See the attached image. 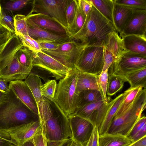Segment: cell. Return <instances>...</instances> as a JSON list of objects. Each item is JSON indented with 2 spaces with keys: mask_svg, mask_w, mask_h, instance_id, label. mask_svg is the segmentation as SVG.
<instances>
[{
  "mask_svg": "<svg viewBox=\"0 0 146 146\" xmlns=\"http://www.w3.org/2000/svg\"><path fill=\"white\" fill-rule=\"evenodd\" d=\"M41 131L48 141L72 138L68 117L55 102L44 97L37 104Z\"/></svg>",
  "mask_w": 146,
  "mask_h": 146,
  "instance_id": "obj_1",
  "label": "cell"
},
{
  "mask_svg": "<svg viewBox=\"0 0 146 146\" xmlns=\"http://www.w3.org/2000/svg\"><path fill=\"white\" fill-rule=\"evenodd\" d=\"M115 31L116 30L113 24L93 5L82 27L72 39L87 46H103L108 35Z\"/></svg>",
  "mask_w": 146,
  "mask_h": 146,
  "instance_id": "obj_2",
  "label": "cell"
},
{
  "mask_svg": "<svg viewBox=\"0 0 146 146\" xmlns=\"http://www.w3.org/2000/svg\"><path fill=\"white\" fill-rule=\"evenodd\" d=\"M38 120V115L23 103L11 89L0 103V129L7 130Z\"/></svg>",
  "mask_w": 146,
  "mask_h": 146,
  "instance_id": "obj_3",
  "label": "cell"
},
{
  "mask_svg": "<svg viewBox=\"0 0 146 146\" xmlns=\"http://www.w3.org/2000/svg\"><path fill=\"white\" fill-rule=\"evenodd\" d=\"M23 45L15 34L0 52V78L7 82L25 79L33 68L25 66L19 61L16 54Z\"/></svg>",
  "mask_w": 146,
  "mask_h": 146,
  "instance_id": "obj_4",
  "label": "cell"
},
{
  "mask_svg": "<svg viewBox=\"0 0 146 146\" xmlns=\"http://www.w3.org/2000/svg\"><path fill=\"white\" fill-rule=\"evenodd\" d=\"M146 108V89L145 88L139 93L126 110L115 115L108 133L128 137Z\"/></svg>",
  "mask_w": 146,
  "mask_h": 146,
  "instance_id": "obj_5",
  "label": "cell"
},
{
  "mask_svg": "<svg viewBox=\"0 0 146 146\" xmlns=\"http://www.w3.org/2000/svg\"><path fill=\"white\" fill-rule=\"evenodd\" d=\"M78 72L76 68L70 69L57 84L54 101L67 116L77 109L79 93L76 87Z\"/></svg>",
  "mask_w": 146,
  "mask_h": 146,
  "instance_id": "obj_6",
  "label": "cell"
},
{
  "mask_svg": "<svg viewBox=\"0 0 146 146\" xmlns=\"http://www.w3.org/2000/svg\"><path fill=\"white\" fill-rule=\"evenodd\" d=\"M146 68V57L124 50L109 68L108 75L124 78L127 74Z\"/></svg>",
  "mask_w": 146,
  "mask_h": 146,
  "instance_id": "obj_7",
  "label": "cell"
},
{
  "mask_svg": "<svg viewBox=\"0 0 146 146\" xmlns=\"http://www.w3.org/2000/svg\"><path fill=\"white\" fill-rule=\"evenodd\" d=\"M68 1V0H33L32 10L28 15L35 12L47 15L61 25L68 33L66 11Z\"/></svg>",
  "mask_w": 146,
  "mask_h": 146,
  "instance_id": "obj_8",
  "label": "cell"
},
{
  "mask_svg": "<svg viewBox=\"0 0 146 146\" xmlns=\"http://www.w3.org/2000/svg\"><path fill=\"white\" fill-rule=\"evenodd\" d=\"M104 63L103 46H88L85 48L75 65L79 71L99 76Z\"/></svg>",
  "mask_w": 146,
  "mask_h": 146,
  "instance_id": "obj_9",
  "label": "cell"
},
{
  "mask_svg": "<svg viewBox=\"0 0 146 146\" xmlns=\"http://www.w3.org/2000/svg\"><path fill=\"white\" fill-rule=\"evenodd\" d=\"M33 52V67H37L48 72L56 80L64 77L70 69L41 51Z\"/></svg>",
  "mask_w": 146,
  "mask_h": 146,
  "instance_id": "obj_10",
  "label": "cell"
},
{
  "mask_svg": "<svg viewBox=\"0 0 146 146\" xmlns=\"http://www.w3.org/2000/svg\"><path fill=\"white\" fill-rule=\"evenodd\" d=\"M68 117L72 139L83 146H85L95 125L89 121L77 115L71 114Z\"/></svg>",
  "mask_w": 146,
  "mask_h": 146,
  "instance_id": "obj_11",
  "label": "cell"
},
{
  "mask_svg": "<svg viewBox=\"0 0 146 146\" xmlns=\"http://www.w3.org/2000/svg\"><path fill=\"white\" fill-rule=\"evenodd\" d=\"M108 102L106 103L102 100L89 104L78 108L72 114L89 121L98 128L105 115Z\"/></svg>",
  "mask_w": 146,
  "mask_h": 146,
  "instance_id": "obj_12",
  "label": "cell"
},
{
  "mask_svg": "<svg viewBox=\"0 0 146 146\" xmlns=\"http://www.w3.org/2000/svg\"><path fill=\"white\" fill-rule=\"evenodd\" d=\"M103 47L104 63L102 71L108 70L124 50L122 39L116 31L108 35Z\"/></svg>",
  "mask_w": 146,
  "mask_h": 146,
  "instance_id": "obj_13",
  "label": "cell"
},
{
  "mask_svg": "<svg viewBox=\"0 0 146 146\" xmlns=\"http://www.w3.org/2000/svg\"><path fill=\"white\" fill-rule=\"evenodd\" d=\"M26 22L28 35L39 43L51 42L59 44L72 39L67 34H57L42 29L27 18Z\"/></svg>",
  "mask_w": 146,
  "mask_h": 146,
  "instance_id": "obj_14",
  "label": "cell"
},
{
  "mask_svg": "<svg viewBox=\"0 0 146 146\" xmlns=\"http://www.w3.org/2000/svg\"><path fill=\"white\" fill-rule=\"evenodd\" d=\"M39 120L23 124L7 129L12 139L18 146H21L25 143L31 140L41 131Z\"/></svg>",
  "mask_w": 146,
  "mask_h": 146,
  "instance_id": "obj_15",
  "label": "cell"
},
{
  "mask_svg": "<svg viewBox=\"0 0 146 146\" xmlns=\"http://www.w3.org/2000/svg\"><path fill=\"white\" fill-rule=\"evenodd\" d=\"M146 9H134L133 13L120 33L128 35L146 36Z\"/></svg>",
  "mask_w": 146,
  "mask_h": 146,
  "instance_id": "obj_16",
  "label": "cell"
},
{
  "mask_svg": "<svg viewBox=\"0 0 146 146\" xmlns=\"http://www.w3.org/2000/svg\"><path fill=\"white\" fill-rule=\"evenodd\" d=\"M9 88L19 100L31 110L38 115L37 105L35 99L29 88L22 80L10 82Z\"/></svg>",
  "mask_w": 146,
  "mask_h": 146,
  "instance_id": "obj_17",
  "label": "cell"
},
{
  "mask_svg": "<svg viewBox=\"0 0 146 146\" xmlns=\"http://www.w3.org/2000/svg\"><path fill=\"white\" fill-rule=\"evenodd\" d=\"M87 46L79 42L72 50L61 54L43 52L50 56L70 69L76 68V64L82 52Z\"/></svg>",
  "mask_w": 146,
  "mask_h": 146,
  "instance_id": "obj_18",
  "label": "cell"
},
{
  "mask_svg": "<svg viewBox=\"0 0 146 146\" xmlns=\"http://www.w3.org/2000/svg\"><path fill=\"white\" fill-rule=\"evenodd\" d=\"M26 17L44 29L57 34L68 35L66 30L61 25L47 15L35 13L28 15Z\"/></svg>",
  "mask_w": 146,
  "mask_h": 146,
  "instance_id": "obj_19",
  "label": "cell"
},
{
  "mask_svg": "<svg viewBox=\"0 0 146 146\" xmlns=\"http://www.w3.org/2000/svg\"><path fill=\"white\" fill-rule=\"evenodd\" d=\"M126 94L125 91L114 99L109 102L107 111L102 123L98 128L99 135L108 132L117 111Z\"/></svg>",
  "mask_w": 146,
  "mask_h": 146,
  "instance_id": "obj_20",
  "label": "cell"
},
{
  "mask_svg": "<svg viewBox=\"0 0 146 146\" xmlns=\"http://www.w3.org/2000/svg\"><path fill=\"white\" fill-rule=\"evenodd\" d=\"M123 49L146 57V36L130 35L122 37Z\"/></svg>",
  "mask_w": 146,
  "mask_h": 146,
  "instance_id": "obj_21",
  "label": "cell"
},
{
  "mask_svg": "<svg viewBox=\"0 0 146 146\" xmlns=\"http://www.w3.org/2000/svg\"><path fill=\"white\" fill-rule=\"evenodd\" d=\"M134 9L114 2L113 11V24L120 33L133 13Z\"/></svg>",
  "mask_w": 146,
  "mask_h": 146,
  "instance_id": "obj_22",
  "label": "cell"
},
{
  "mask_svg": "<svg viewBox=\"0 0 146 146\" xmlns=\"http://www.w3.org/2000/svg\"><path fill=\"white\" fill-rule=\"evenodd\" d=\"M133 142L129 137L119 134L99 135V146H129Z\"/></svg>",
  "mask_w": 146,
  "mask_h": 146,
  "instance_id": "obj_23",
  "label": "cell"
},
{
  "mask_svg": "<svg viewBox=\"0 0 146 146\" xmlns=\"http://www.w3.org/2000/svg\"><path fill=\"white\" fill-rule=\"evenodd\" d=\"M79 71L76 84L77 91L86 90H92L100 92L98 84L99 76Z\"/></svg>",
  "mask_w": 146,
  "mask_h": 146,
  "instance_id": "obj_24",
  "label": "cell"
},
{
  "mask_svg": "<svg viewBox=\"0 0 146 146\" xmlns=\"http://www.w3.org/2000/svg\"><path fill=\"white\" fill-rule=\"evenodd\" d=\"M33 0H0V4L3 9L13 17L16 15H21V12L28 4L32 3Z\"/></svg>",
  "mask_w": 146,
  "mask_h": 146,
  "instance_id": "obj_25",
  "label": "cell"
},
{
  "mask_svg": "<svg viewBox=\"0 0 146 146\" xmlns=\"http://www.w3.org/2000/svg\"><path fill=\"white\" fill-rule=\"evenodd\" d=\"M24 82L30 89L37 104L44 98L41 92V87L43 84L41 79L38 75L30 73Z\"/></svg>",
  "mask_w": 146,
  "mask_h": 146,
  "instance_id": "obj_26",
  "label": "cell"
},
{
  "mask_svg": "<svg viewBox=\"0 0 146 146\" xmlns=\"http://www.w3.org/2000/svg\"><path fill=\"white\" fill-rule=\"evenodd\" d=\"M90 1L97 10L113 24L112 14L114 0H90Z\"/></svg>",
  "mask_w": 146,
  "mask_h": 146,
  "instance_id": "obj_27",
  "label": "cell"
},
{
  "mask_svg": "<svg viewBox=\"0 0 146 146\" xmlns=\"http://www.w3.org/2000/svg\"><path fill=\"white\" fill-rule=\"evenodd\" d=\"M102 100L103 99L99 91L92 90H83L79 93L77 108Z\"/></svg>",
  "mask_w": 146,
  "mask_h": 146,
  "instance_id": "obj_28",
  "label": "cell"
},
{
  "mask_svg": "<svg viewBox=\"0 0 146 146\" xmlns=\"http://www.w3.org/2000/svg\"><path fill=\"white\" fill-rule=\"evenodd\" d=\"M141 86L136 87H130L125 91L126 94L122 102L115 114L121 113L126 110L130 106L136 96L143 90Z\"/></svg>",
  "mask_w": 146,
  "mask_h": 146,
  "instance_id": "obj_29",
  "label": "cell"
},
{
  "mask_svg": "<svg viewBox=\"0 0 146 146\" xmlns=\"http://www.w3.org/2000/svg\"><path fill=\"white\" fill-rule=\"evenodd\" d=\"M125 82H128L130 87L141 86L144 89L146 88V68L132 72L124 78Z\"/></svg>",
  "mask_w": 146,
  "mask_h": 146,
  "instance_id": "obj_30",
  "label": "cell"
},
{
  "mask_svg": "<svg viewBox=\"0 0 146 146\" xmlns=\"http://www.w3.org/2000/svg\"><path fill=\"white\" fill-rule=\"evenodd\" d=\"M125 82L124 78L108 75L107 95L110 96L114 95L122 88Z\"/></svg>",
  "mask_w": 146,
  "mask_h": 146,
  "instance_id": "obj_31",
  "label": "cell"
},
{
  "mask_svg": "<svg viewBox=\"0 0 146 146\" xmlns=\"http://www.w3.org/2000/svg\"><path fill=\"white\" fill-rule=\"evenodd\" d=\"M86 18L78 5L74 19L72 24L67 28L68 35L72 39V37L81 29L84 24Z\"/></svg>",
  "mask_w": 146,
  "mask_h": 146,
  "instance_id": "obj_32",
  "label": "cell"
},
{
  "mask_svg": "<svg viewBox=\"0 0 146 146\" xmlns=\"http://www.w3.org/2000/svg\"><path fill=\"white\" fill-rule=\"evenodd\" d=\"M16 56L22 65L27 67L33 68V51L23 46L17 51Z\"/></svg>",
  "mask_w": 146,
  "mask_h": 146,
  "instance_id": "obj_33",
  "label": "cell"
},
{
  "mask_svg": "<svg viewBox=\"0 0 146 146\" xmlns=\"http://www.w3.org/2000/svg\"><path fill=\"white\" fill-rule=\"evenodd\" d=\"M57 84L55 80H49L47 81L41 86L42 95L50 101H54Z\"/></svg>",
  "mask_w": 146,
  "mask_h": 146,
  "instance_id": "obj_34",
  "label": "cell"
},
{
  "mask_svg": "<svg viewBox=\"0 0 146 146\" xmlns=\"http://www.w3.org/2000/svg\"><path fill=\"white\" fill-rule=\"evenodd\" d=\"M14 19L15 35L17 36L28 35L26 16L16 15Z\"/></svg>",
  "mask_w": 146,
  "mask_h": 146,
  "instance_id": "obj_35",
  "label": "cell"
},
{
  "mask_svg": "<svg viewBox=\"0 0 146 146\" xmlns=\"http://www.w3.org/2000/svg\"><path fill=\"white\" fill-rule=\"evenodd\" d=\"M14 18V17L4 11L0 4V25L15 34Z\"/></svg>",
  "mask_w": 146,
  "mask_h": 146,
  "instance_id": "obj_36",
  "label": "cell"
},
{
  "mask_svg": "<svg viewBox=\"0 0 146 146\" xmlns=\"http://www.w3.org/2000/svg\"><path fill=\"white\" fill-rule=\"evenodd\" d=\"M108 80V70L102 71L99 76L98 84L100 92L103 100L106 103L109 102V99L107 98V90Z\"/></svg>",
  "mask_w": 146,
  "mask_h": 146,
  "instance_id": "obj_37",
  "label": "cell"
},
{
  "mask_svg": "<svg viewBox=\"0 0 146 146\" xmlns=\"http://www.w3.org/2000/svg\"><path fill=\"white\" fill-rule=\"evenodd\" d=\"M78 7L77 0H68L66 11V17L68 27L72 24L74 19Z\"/></svg>",
  "mask_w": 146,
  "mask_h": 146,
  "instance_id": "obj_38",
  "label": "cell"
},
{
  "mask_svg": "<svg viewBox=\"0 0 146 146\" xmlns=\"http://www.w3.org/2000/svg\"><path fill=\"white\" fill-rule=\"evenodd\" d=\"M18 36L24 46L33 52L41 51L39 43L28 35Z\"/></svg>",
  "mask_w": 146,
  "mask_h": 146,
  "instance_id": "obj_39",
  "label": "cell"
},
{
  "mask_svg": "<svg viewBox=\"0 0 146 146\" xmlns=\"http://www.w3.org/2000/svg\"><path fill=\"white\" fill-rule=\"evenodd\" d=\"M114 2L134 9H146V0H114Z\"/></svg>",
  "mask_w": 146,
  "mask_h": 146,
  "instance_id": "obj_40",
  "label": "cell"
},
{
  "mask_svg": "<svg viewBox=\"0 0 146 146\" xmlns=\"http://www.w3.org/2000/svg\"><path fill=\"white\" fill-rule=\"evenodd\" d=\"M18 146L7 130L0 129V146Z\"/></svg>",
  "mask_w": 146,
  "mask_h": 146,
  "instance_id": "obj_41",
  "label": "cell"
},
{
  "mask_svg": "<svg viewBox=\"0 0 146 146\" xmlns=\"http://www.w3.org/2000/svg\"><path fill=\"white\" fill-rule=\"evenodd\" d=\"M14 34L0 25V52L12 37Z\"/></svg>",
  "mask_w": 146,
  "mask_h": 146,
  "instance_id": "obj_42",
  "label": "cell"
},
{
  "mask_svg": "<svg viewBox=\"0 0 146 146\" xmlns=\"http://www.w3.org/2000/svg\"><path fill=\"white\" fill-rule=\"evenodd\" d=\"M146 124V117L141 116L135 124L128 137L132 140L133 138L142 127Z\"/></svg>",
  "mask_w": 146,
  "mask_h": 146,
  "instance_id": "obj_43",
  "label": "cell"
},
{
  "mask_svg": "<svg viewBox=\"0 0 146 146\" xmlns=\"http://www.w3.org/2000/svg\"><path fill=\"white\" fill-rule=\"evenodd\" d=\"M99 137L98 128L95 125L90 137L85 146H99Z\"/></svg>",
  "mask_w": 146,
  "mask_h": 146,
  "instance_id": "obj_44",
  "label": "cell"
},
{
  "mask_svg": "<svg viewBox=\"0 0 146 146\" xmlns=\"http://www.w3.org/2000/svg\"><path fill=\"white\" fill-rule=\"evenodd\" d=\"M77 1L78 7L86 17L93 7L91 2L89 0Z\"/></svg>",
  "mask_w": 146,
  "mask_h": 146,
  "instance_id": "obj_45",
  "label": "cell"
},
{
  "mask_svg": "<svg viewBox=\"0 0 146 146\" xmlns=\"http://www.w3.org/2000/svg\"><path fill=\"white\" fill-rule=\"evenodd\" d=\"M32 140L35 146H47L48 140L41 130Z\"/></svg>",
  "mask_w": 146,
  "mask_h": 146,
  "instance_id": "obj_46",
  "label": "cell"
},
{
  "mask_svg": "<svg viewBox=\"0 0 146 146\" xmlns=\"http://www.w3.org/2000/svg\"><path fill=\"white\" fill-rule=\"evenodd\" d=\"M72 141V138L60 141L48 140L47 146H70Z\"/></svg>",
  "mask_w": 146,
  "mask_h": 146,
  "instance_id": "obj_47",
  "label": "cell"
},
{
  "mask_svg": "<svg viewBox=\"0 0 146 146\" xmlns=\"http://www.w3.org/2000/svg\"><path fill=\"white\" fill-rule=\"evenodd\" d=\"M39 43L41 49L48 50H55L57 49L59 44L51 42H41Z\"/></svg>",
  "mask_w": 146,
  "mask_h": 146,
  "instance_id": "obj_48",
  "label": "cell"
},
{
  "mask_svg": "<svg viewBox=\"0 0 146 146\" xmlns=\"http://www.w3.org/2000/svg\"><path fill=\"white\" fill-rule=\"evenodd\" d=\"M145 136H146V124L136 134L133 138L132 140L134 142H135Z\"/></svg>",
  "mask_w": 146,
  "mask_h": 146,
  "instance_id": "obj_49",
  "label": "cell"
},
{
  "mask_svg": "<svg viewBox=\"0 0 146 146\" xmlns=\"http://www.w3.org/2000/svg\"><path fill=\"white\" fill-rule=\"evenodd\" d=\"M7 83L3 79L0 78V90L6 93L10 91V89Z\"/></svg>",
  "mask_w": 146,
  "mask_h": 146,
  "instance_id": "obj_50",
  "label": "cell"
},
{
  "mask_svg": "<svg viewBox=\"0 0 146 146\" xmlns=\"http://www.w3.org/2000/svg\"><path fill=\"white\" fill-rule=\"evenodd\" d=\"M129 146H146V136L134 142Z\"/></svg>",
  "mask_w": 146,
  "mask_h": 146,
  "instance_id": "obj_51",
  "label": "cell"
},
{
  "mask_svg": "<svg viewBox=\"0 0 146 146\" xmlns=\"http://www.w3.org/2000/svg\"><path fill=\"white\" fill-rule=\"evenodd\" d=\"M7 93L0 90V103L5 97Z\"/></svg>",
  "mask_w": 146,
  "mask_h": 146,
  "instance_id": "obj_52",
  "label": "cell"
},
{
  "mask_svg": "<svg viewBox=\"0 0 146 146\" xmlns=\"http://www.w3.org/2000/svg\"><path fill=\"white\" fill-rule=\"evenodd\" d=\"M21 146H35V145L31 140L25 143Z\"/></svg>",
  "mask_w": 146,
  "mask_h": 146,
  "instance_id": "obj_53",
  "label": "cell"
},
{
  "mask_svg": "<svg viewBox=\"0 0 146 146\" xmlns=\"http://www.w3.org/2000/svg\"><path fill=\"white\" fill-rule=\"evenodd\" d=\"M70 146H83L77 142L73 140V141Z\"/></svg>",
  "mask_w": 146,
  "mask_h": 146,
  "instance_id": "obj_54",
  "label": "cell"
},
{
  "mask_svg": "<svg viewBox=\"0 0 146 146\" xmlns=\"http://www.w3.org/2000/svg\"></svg>",
  "mask_w": 146,
  "mask_h": 146,
  "instance_id": "obj_55",
  "label": "cell"
}]
</instances>
